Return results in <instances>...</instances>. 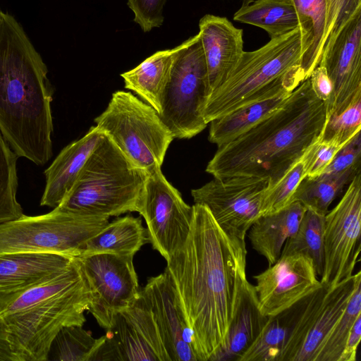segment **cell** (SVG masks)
Masks as SVG:
<instances>
[{"instance_id": "cell-1", "label": "cell", "mask_w": 361, "mask_h": 361, "mask_svg": "<svg viewBox=\"0 0 361 361\" xmlns=\"http://www.w3.org/2000/svg\"><path fill=\"white\" fill-rule=\"evenodd\" d=\"M245 240L224 232L204 205H192L185 244L165 271L192 336L197 361H209L223 345L246 277Z\"/></svg>"}, {"instance_id": "cell-2", "label": "cell", "mask_w": 361, "mask_h": 361, "mask_svg": "<svg viewBox=\"0 0 361 361\" xmlns=\"http://www.w3.org/2000/svg\"><path fill=\"white\" fill-rule=\"evenodd\" d=\"M327 120L326 103L315 95L308 78L271 115L219 146L206 171L220 179L268 178L271 188L322 136Z\"/></svg>"}, {"instance_id": "cell-3", "label": "cell", "mask_w": 361, "mask_h": 361, "mask_svg": "<svg viewBox=\"0 0 361 361\" xmlns=\"http://www.w3.org/2000/svg\"><path fill=\"white\" fill-rule=\"evenodd\" d=\"M48 69L16 18L0 11V133L18 157H51L53 91Z\"/></svg>"}, {"instance_id": "cell-4", "label": "cell", "mask_w": 361, "mask_h": 361, "mask_svg": "<svg viewBox=\"0 0 361 361\" xmlns=\"http://www.w3.org/2000/svg\"><path fill=\"white\" fill-rule=\"evenodd\" d=\"M90 292L75 257L63 270L0 304L18 361H45L67 326H83Z\"/></svg>"}, {"instance_id": "cell-5", "label": "cell", "mask_w": 361, "mask_h": 361, "mask_svg": "<svg viewBox=\"0 0 361 361\" xmlns=\"http://www.w3.org/2000/svg\"><path fill=\"white\" fill-rule=\"evenodd\" d=\"M305 80L298 27L255 51H244L227 79L208 97L204 121L208 124L243 105L292 92Z\"/></svg>"}, {"instance_id": "cell-6", "label": "cell", "mask_w": 361, "mask_h": 361, "mask_svg": "<svg viewBox=\"0 0 361 361\" xmlns=\"http://www.w3.org/2000/svg\"><path fill=\"white\" fill-rule=\"evenodd\" d=\"M147 176L104 135L59 205L81 214L107 218L140 213Z\"/></svg>"}, {"instance_id": "cell-7", "label": "cell", "mask_w": 361, "mask_h": 361, "mask_svg": "<svg viewBox=\"0 0 361 361\" xmlns=\"http://www.w3.org/2000/svg\"><path fill=\"white\" fill-rule=\"evenodd\" d=\"M94 122L133 164L147 173L161 167L174 138L152 106L125 91L112 94Z\"/></svg>"}, {"instance_id": "cell-8", "label": "cell", "mask_w": 361, "mask_h": 361, "mask_svg": "<svg viewBox=\"0 0 361 361\" xmlns=\"http://www.w3.org/2000/svg\"><path fill=\"white\" fill-rule=\"evenodd\" d=\"M104 216L84 215L59 205L51 212L0 223V255L56 253L76 257L85 242L109 224Z\"/></svg>"}, {"instance_id": "cell-9", "label": "cell", "mask_w": 361, "mask_h": 361, "mask_svg": "<svg viewBox=\"0 0 361 361\" xmlns=\"http://www.w3.org/2000/svg\"><path fill=\"white\" fill-rule=\"evenodd\" d=\"M209 95L207 69L197 33L184 42L174 61L159 114L174 138L189 139L207 126L203 111Z\"/></svg>"}, {"instance_id": "cell-10", "label": "cell", "mask_w": 361, "mask_h": 361, "mask_svg": "<svg viewBox=\"0 0 361 361\" xmlns=\"http://www.w3.org/2000/svg\"><path fill=\"white\" fill-rule=\"evenodd\" d=\"M90 292L88 311L103 329L140 296L133 257L95 253L76 257Z\"/></svg>"}, {"instance_id": "cell-11", "label": "cell", "mask_w": 361, "mask_h": 361, "mask_svg": "<svg viewBox=\"0 0 361 361\" xmlns=\"http://www.w3.org/2000/svg\"><path fill=\"white\" fill-rule=\"evenodd\" d=\"M361 171L324 216V269L320 282L332 288L353 274L361 250Z\"/></svg>"}, {"instance_id": "cell-12", "label": "cell", "mask_w": 361, "mask_h": 361, "mask_svg": "<svg viewBox=\"0 0 361 361\" xmlns=\"http://www.w3.org/2000/svg\"><path fill=\"white\" fill-rule=\"evenodd\" d=\"M359 271L336 286L321 285L310 294L283 350L281 361H315L325 339L344 312Z\"/></svg>"}, {"instance_id": "cell-13", "label": "cell", "mask_w": 361, "mask_h": 361, "mask_svg": "<svg viewBox=\"0 0 361 361\" xmlns=\"http://www.w3.org/2000/svg\"><path fill=\"white\" fill-rule=\"evenodd\" d=\"M269 186L268 178H214L192 190L191 195L195 204L205 206L224 232L245 240L249 228L262 215V202Z\"/></svg>"}, {"instance_id": "cell-14", "label": "cell", "mask_w": 361, "mask_h": 361, "mask_svg": "<svg viewBox=\"0 0 361 361\" xmlns=\"http://www.w3.org/2000/svg\"><path fill=\"white\" fill-rule=\"evenodd\" d=\"M140 214L147 224L148 241L167 261L188 237L192 206L184 202L161 168L148 173Z\"/></svg>"}, {"instance_id": "cell-15", "label": "cell", "mask_w": 361, "mask_h": 361, "mask_svg": "<svg viewBox=\"0 0 361 361\" xmlns=\"http://www.w3.org/2000/svg\"><path fill=\"white\" fill-rule=\"evenodd\" d=\"M92 360L169 361L151 308L140 290V296L118 312Z\"/></svg>"}, {"instance_id": "cell-16", "label": "cell", "mask_w": 361, "mask_h": 361, "mask_svg": "<svg viewBox=\"0 0 361 361\" xmlns=\"http://www.w3.org/2000/svg\"><path fill=\"white\" fill-rule=\"evenodd\" d=\"M322 65L332 84L328 116L345 110L361 97V11L341 28L323 51Z\"/></svg>"}, {"instance_id": "cell-17", "label": "cell", "mask_w": 361, "mask_h": 361, "mask_svg": "<svg viewBox=\"0 0 361 361\" xmlns=\"http://www.w3.org/2000/svg\"><path fill=\"white\" fill-rule=\"evenodd\" d=\"M317 276L308 256L281 255L274 264L253 276L262 312L269 317L291 307L321 285Z\"/></svg>"}, {"instance_id": "cell-18", "label": "cell", "mask_w": 361, "mask_h": 361, "mask_svg": "<svg viewBox=\"0 0 361 361\" xmlns=\"http://www.w3.org/2000/svg\"><path fill=\"white\" fill-rule=\"evenodd\" d=\"M141 291L151 308L169 361H197L192 332L167 273L149 279Z\"/></svg>"}, {"instance_id": "cell-19", "label": "cell", "mask_w": 361, "mask_h": 361, "mask_svg": "<svg viewBox=\"0 0 361 361\" xmlns=\"http://www.w3.org/2000/svg\"><path fill=\"white\" fill-rule=\"evenodd\" d=\"M198 34L207 65L210 94L227 79L238 63L244 51L243 30L225 17L207 14L200 20Z\"/></svg>"}, {"instance_id": "cell-20", "label": "cell", "mask_w": 361, "mask_h": 361, "mask_svg": "<svg viewBox=\"0 0 361 361\" xmlns=\"http://www.w3.org/2000/svg\"><path fill=\"white\" fill-rule=\"evenodd\" d=\"M73 257L56 253L0 255V304L63 270Z\"/></svg>"}, {"instance_id": "cell-21", "label": "cell", "mask_w": 361, "mask_h": 361, "mask_svg": "<svg viewBox=\"0 0 361 361\" xmlns=\"http://www.w3.org/2000/svg\"><path fill=\"white\" fill-rule=\"evenodd\" d=\"M104 133L92 126L81 138L66 146L44 171L46 179L40 205L58 206L73 187L91 153Z\"/></svg>"}, {"instance_id": "cell-22", "label": "cell", "mask_w": 361, "mask_h": 361, "mask_svg": "<svg viewBox=\"0 0 361 361\" xmlns=\"http://www.w3.org/2000/svg\"><path fill=\"white\" fill-rule=\"evenodd\" d=\"M267 319L259 308L254 286L247 281L224 344L209 361H238L257 338Z\"/></svg>"}, {"instance_id": "cell-23", "label": "cell", "mask_w": 361, "mask_h": 361, "mask_svg": "<svg viewBox=\"0 0 361 361\" xmlns=\"http://www.w3.org/2000/svg\"><path fill=\"white\" fill-rule=\"evenodd\" d=\"M306 208L298 201L283 209L260 216L248 230L252 248L274 264L281 257L286 240L298 230Z\"/></svg>"}, {"instance_id": "cell-24", "label": "cell", "mask_w": 361, "mask_h": 361, "mask_svg": "<svg viewBox=\"0 0 361 361\" xmlns=\"http://www.w3.org/2000/svg\"><path fill=\"white\" fill-rule=\"evenodd\" d=\"M183 44L184 42L173 49L158 51L121 75L125 87L135 92L159 114L174 61Z\"/></svg>"}, {"instance_id": "cell-25", "label": "cell", "mask_w": 361, "mask_h": 361, "mask_svg": "<svg viewBox=\"0 0 361 361\" xmlns=\"http://www.w3.org/2000/svg\"><path fill=\"white\" fill-rule=\"evenodd\" d=\"M300 35L301 68L305 79L319 64L327 32L326 0H291Z\"/></svg>"}, {"instance_id": "cell-26", "label": "cell", "mask_w": 361, "mask_h": 361, "mask_svg": "<svg viewBox=\"0 0 361 361\" xmlns=\"http://www.w3.org/2000/svg\"><path fill=\"white\" fill-rule=\"evenodd\" d=\"M147 240V230L140 218L128 215L109 222L99 232L87 239L78 256L111 253L134 257Z\"/></svg>"}, {"instance_id": "cell-27", "label": "cell", "mask_w": 361, "mask_h": 361, "mask_svg": "<svg viewBox=\"0 0 361 361\" xmlns=\"http://www.w3.org/2000/svg\"><path fill=\"white\" fill-rule=\"evenodd\" d=\"M310 294L280 313L268 317L257 338L238 361H281L285 345L308 302Z\"/></svg>"}, {"instance_id": "cell-28", "label": "cell", "mask_w": 361, "mask_h": 361, "mask_svg": "<svg viewBox=\"0 0 361 361\" xmlns=\"http://www.w3.org/2000/svg\"><path fill=\"white\" fill-rule=\"evenodd\" d=\"M292 92H284L269 99L243 105L212 121L209 140L217 147L233 140L277 110Z\"/></svg>"}, {"instance_id": "cell-29", "label": "cell", "mask_w": 361, "mask_h": 361, "mask_svg": "<svg viewBox=\"0 0 361 361\" xmlns=\"http://www.w3.org/2000/svg\"><path fill=\"white\" fill-rule=\"evenodd\" d=\"M233 20L259 27L270 38L284 35L298 27L291 0H255L234 13Z\"/></svg>"}, {"instance_id": "cell-30", "label": "cell", "mask_w": 361, "mask_h": 361, "mask_svg": "<svg viewBox=\"0 0 361 361\" xmlns=\"http://www.w3.org/2000/svg\"><path fill=\"white\" fill-rule=\"evenodd\" d=\"M360 171V164L338 173H323L310 178L305 177L298 186L291 202H300L306 209L325 215L332 202Z\"/></svg>"}, {"instance_id": "cell-31", "label": "cell", "mask_w": 361, "mask_h": 361, "mask_svg": "<svg viewBox=\"0 0 361 361\" xmlns=\"http://www.w3.org/2000/svg\"><path fill=\"white\" fill-rule=\"evenodd\" d=\"M324 216L306 209L295 234L285 243L281 255L301 254L310 257L317 276L324 269Z\"/></svg>"}, {"instance_id": "cell-32", "label": "cell", "mask_w": 361, "mask_h": 361, "mask_svg": "<svg viewBox=\"0 0 361 361\" xmlns=\"http://www.w3.org/2000/svg\"><path fill=\"white\" fill-rule=\"evenodd\" d=\"M102 341L93 338L82 326L71 325L62 328L54 338L48 360L92 361Z\"/></svg>"}, {"instance_id": "cell-33", "label": "cell", "mask_w": 361, "mask_h": 361, "mask_svg": "<svg viewBox=\"0 0 361 361\" xmlns=\"http://www.w3.org/2000/svg\"><path fill=\"white\" fill-rule=\"evenodd\" d=\"M18 158L0 133V223L23 214L17 200Z\"/></svg>"}, {"instance_id": "cell-34", "label": "cell", "mask_w": 361, "mask_h": 361, "mask_svg": "<svg viewBox=\"0 0 361 361\" xmlns=\"http://www.w3.org/2000/svg\"><path fill=\"white\" fill-rule=\"evenodd\" d=\"M360 315L361 276L357 280L344 312L323 343L315 361H339L351 328Z\"/></svg>"}, {"instance_id": "cell-35", "label": "cell", "mask_w": 361, "mask_h": 361, "mask_svg": "<svg viewBox=\"0 0 361 361\" xmlns=\"http://www.w3.org/2000/svg\"><path fill=\"white\" fill-rule=\"evenodd\" d=\"M305 178V172L301 159L276 183L267 189L262 202L261 214L275 213L290 204L293 194Z\"/></svg>"}, {"instance_id": "cell-36", "label": "cell", "mask_w": 361, "mask_h": 361, "mask_svg": "<svg viewBox=\"0 0 361 361\" xmlns=\"http://www.w3.org/2000/svg\"><path fill=\"white\" fill-rule=\"evenodd\" d=\"M360 130L361 97L353 101L338 114L328 116L321 138L345 145Z\"/></svg>"}, {"instance_id": "cell-37", "label": "cell", "mask_w": 361, "mask_h": 361, "mask_svg": "<svg viewBox=\"0 0 361 361\" xmlns=\"http://www.w3.org/2000/svg\"><path fill=\"white\" fill-rule=\"evenodd\" d=\"M345 145L332 140H324L321 137L314 142L302 158L305 177L312 178L323 173L337 152Z\"/></svg>"}, {"instance_id": "cell-38", "label": "cell", "mask_w": 361, "mask_h": 361, "mask_svg": "<svg viewBox=\"0 0 361 361\" xmlns=\"http://www.w3.org/2000/svg\"><path fill=\"white\" fill-rule=\"evenodd\" d=\"M326 2L327 32L324 49L333 42L342 27L361 11V0H326Z\"/></svg>"}, {"instance_id": "cell-39", "label": "cell", "mask_w": 361, "mask_h": 361, "mask_svg": "<svg viewBox=\"0 0 361 361\" xmlns=\"http://www.w3.org/2000/svg\"><path fill=\"white\" fill-rule=\"evenodd\" d=\"M167 0H128L134 21L144 32L160 27L164 22L163 8Z\"/></svg>"}, {"instance_id": "cell-40", "label": "cell", "mask_w": 361, "mask_h": 361, "mask_svg": "<svg viewBox=\"0 0 361 361\" xmlns=\"http://www.w3.org/2000/svg\"><path fill=\"white\" fill-rule=\"evenodd\" d=\"M360 158L361 136L360 131L337 152L323 173H338L354 165L360 164Z\"/></svg>"}, {"instance_id": "cell-41", "label": "cell", "mask_w": 361, "mask_h": 361, "mask_svg": "<svg viewBox=\"0 0 361 361\" xmlns=\"http://www.w3.org/2000/svg\"><path fill=\"white\" fill-rule=\"evenodd\" d=\"M309 80L315 95L327 103L332 93V84L324 67L319 64L312 71Z\"/></svg>"}, {"instance_id": "cell-42", "label": "cell", "mask_w": 361, "mask_h": 361, "mask_svg": "<svg viewBox=\"0 0 361 361\" xmlns=\"http://www.w3.org/2000/svg\"><path fill=\"white\" fill-rule=\"evenodd\" d=\"M361 339V315L355 321L347 338L339 361H355L357 350Z\"/></svg>"}, {"instance_id": "cell-43", "label": "cell", "mask_w": 361, "mask_h": 361, "mask_svg": "<svg viewBox=\"0 0 361 361\" xmlns=\"http://www.w3.org/2000/svg\"><path fill=\"white\" fill-rule=\"evenodd\" d=\"M0 361H18L13 352L7 327L0 317Z\"/></svg>"}, {"instance_id": "cell-44", "label": "cell", "mask_w": 361, "mask_h": 361, "mask_svg": "<svg viewBox=\"0 0 361 361\" xmlns=\"http://www.w3.org/2000/svg\"><path fill=\"white\" fill-rule=\"evenodd\" d=\"M255 0H242V1H243L242 6L248 5V4H250V3H252Z\"/></svg>"}, {"instance_id": "cell-45", "label": "cell", "mask_w": 361, "mask_h": 361, "mask_svg": "<svg viewBox=\"0 0 361 361\" xmlns=\"http://www.w3.org/2000/svg\"><path fill=\"white\" fill-rule=\"evenodd\" d=\"M0 11H1V10H0Z\"/></svg>"}]
</instances>
